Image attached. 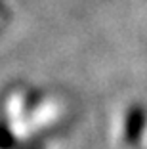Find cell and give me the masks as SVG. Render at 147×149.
Wrapping results in <instances>:
<instances>
[{
    "label": "cell",
    "mask_w": 147,
    "mask_h": 149,
    "mask_svg": "<svg viewBox=\"0 0 147 149\" xmlns=\"http://www.w3.org/2000/svg\"><path fill=\"white\" fill-rule=\"evenodd\" d=\"M15 147V136L10 130L6 120H0V149H12Z\"/></svg>",
    "instance_id": "7a4b0ae2"
},
{
    "label": "cell",
    "mask_w": 147,
    "mask_h": 149,
    "mask_svg": "<svg viewBox=\"0 0 147 149\" xmlns=\"http://www.w3.org/2000/svg\"><path fill=\"white\" fill-rule=\"evenodd\" d=\"M145 123H147V111L141 103H134L130 105L128 113L124 118V143L128 147H136L141 140V134L145 130Z\"/></svg>",
    "instance_id": "6da1fadb"
}]
</instances>
